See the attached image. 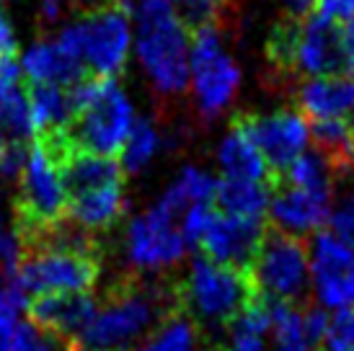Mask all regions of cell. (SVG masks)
<instances>
[{
  "label": "cell",
  "mask_w": 354,
  "mask_h": 351,
  "mask_svg": "<svg viewBox=\"0 0 354 351\" xmlns=\"http://www.w3.org/2000/svg\"><path fill=\"white\" fill-rule=\"evenodd\" d=\"M73 119L55 140L62 150H80L91 155H119L135 127V108L114 78H86L70 86Z\"/></svg>",
  "instance_id": "cell-1"
},
{
  "label": "cell",
  "mask_w": 354,
  "mask_h": 351,
  "mask_svg": "<svg viewBox=\"0 0 354 351\" xmlns=\"http://www.w3.org/2000/svg\"><path fill=\"white\" fill-rule=\"evenodd\" d=\"M135 49L150 83L163 96H178L189 86L192 39L176 16L174 0H140Z\"/></svg>",
  "instance_id": "cell-2"
},
{
  "label": "cell",
  "mask_w": 354,
  "mask_h": 351,
  "mask_svg": "<svg viewBox=\"0 0 354 351\" xmlns=\"http://www.w3.org/2000/svg\"><path fill=\"white\" fill-rule=\"evenodd\" d=\"M176 310H181L178 290L122 284L109 294L106 305L96 312L78 343L88 351L127 349L138 336L150 331L153 323H160Z\"/></svg>",
  "instance_id": "cell-3"
},
{
  "label": "cell",
  "mask_w": 354,
  "mask_h": 351,
  "mask_svg": "<svg viewBox=\"0 0 354 351\" xmlns=\"http://www.w3.org/2000/svg\"><path fill=\"white\" fill-rule=\"evenodd\" d=\"M266 55L285 75L321 78L344 70L342 29L339 23L318 13H310L305 19L279 21L272 29Z\"/></svg>",
  "instance_id": "cell-4"
},
{
  "label": "cell",
  "mask_w": 354,
  "mask_h": 351,
  "mask_svg": "<svg viewBox=\"0 0 354 351\" xmlns=\"http://www.w3.org/2000/svg\"><path fill=\"white\" fill-rule=\"evenodd\" d=\"M256 287L248 269L194 258L184 287H178V305L194 323L223 328L238 318L256 297Z\"/></svg>",
  "instance_id": "cell-5"
},
{
  "label": "cell",
  "mask_w": 354,
  "mask_h": 351,
  "mask_svg": "<svg viewBox=\"0 0 354 351\" xmlns=\"http://www.w3.org/2000/svg\"><path fill=\"white\" fill-rule=\"evenodd\" d=\"M59 44L99 78H114L132 47V13L127 0H106L62 29Z\"/></svg>",
  "instance_id": "cell-6"
},
{
  "label": "cell",
  "mask_w": 354,
  "mask_h": 351,
  "mask_svg": "<svg viewBox=\"0 0 354 351\" xmlns=\"http://www.w3.org/2000/svg\"><path fill=\"white\" fill-rule=\"evenodd\" d=\"M68 220V191L62 181L57 155L44 140H34L26 153V166L21 173L19 196V238L24 248L31 238Z\"/></svg>",
  "instance_id": "cell-7"
},
{
  "label": "cell",
  "mask_w": 354,
  "mask_h": 351,
  "mask_svg": "<svg viewBox=\"0 0 354 351\" xmlns=\"http://www.w3.org/2000/svg\"><path fill=\"white\" fill-rule=\"evenodd\" d=\"M256 292L272 303H297L310 284V261L300 238L269 230L248 266Z\"/></svg>",
  "instance_id": "cell-8"
},
{
  "label": "cell",
  "mask_w": 354,
  "mask_h": 351,
  "mask_svg": "<svg viewBox=\"0 0 354 351\" xmlns=\"http://www.w3.org/2000/svg\"><path fill=\"white\" fill-rule=\"evenodd\" d=\"M189 73H192L189 83L194 88V98L202 117H220L233 104L241 88V68L223 49L220 31L215 26H202L194 31Z\"/></svg>",
  "instance_id": "cell-9"
},
{
  "label": "cell",
  "mask_w": 354,
  "mask_h": 351,
  "mask_svg": "<svg viewBox=\"0 0 354 351\" xmlns=\"http://www.w3.org/2000/svg\"><path fill=\"white\" fill-rule=\"evenodd\" d=\"M181 215L163 202H156L145 215L135 217L127 227V258L138 269H166L184 258L187 238L181 233Z\"/></svg>",
  "instance_id": "cell-10"
},
{
  "label": "cell",
  "mask_w": 354,
  "mask_h": 351,
  "mask_svg": "<svg viewBox=\"0 0 354 351\" xmlns=\"http://www.w3.org/2000/svg\"><path fill=\"white\" fill-rule=\"evenodd\" d=\"M310 284L324 310L354 307V245L344 243L328 230H318L308 251Z\"/></svg>",
  "instance_id": "cell-11"
},
{
  "label": "cell",
  "mask_w": 354,
  "mask_h": 351,
  "mask_svg": "<svg viewBox=\"0 0 354 351\" xmlns=\"http://www.w3.org/2000/svg\"><path fill=\"white\" fill-rule=\"evenodd\" d=\"M241 119L277 178L285 176L287 168L303 155L313 140L308 119L295 108H277L272 114H251Z\"/></svg>",
  "instance_id": "cell-12"
},
{
  "label": "cell",
  "mask_w": 354,
  "mask_h": 351,
  "mask_svg": "<svg viewBox=\"0 0 354 351\" xmlns=\"http://www.w3.org/2000/svg\"><path fill=\"white\" fill-rule=\"evenodd\" d=\"M266 227L259 220H243V217L223 215L217 212L207 235L202 238V254L209 261L248 269L254 261L259 245L264 240Z\"/></svg>",
  "instance_id": "cell-13"
},
{
  "label": "cell",
  "mask_w": 354,
  "mask_h": 351,
  "mask_svg": "<svg viewBox=\"0 0 354 351\" xmlns=\"http://www.w3.org/2000/svg\"><path fill=\"white\" fill-rule=\"evenodd\" d=\"M328 199L303 191L297 186L279 184L272 189V202H269V222L277 233L292 235H310L318 233L324 222H328Z\"/></svg>",
  "instance_id": "cell-14"
},
{
  "label": "cell",
  "mask_w": 354,
  "mask_h": 351,
  "mask_svg": "<svg viewBox=\"0 0 354 351\" xmlns=\"http://www.w3.org/2000/svg\"><path fill=\"white\" fill-rule=\"evenodd\" d=\"M297 106L305 119L313 124L334 122L354 114V78L352 75H321L308 78L297 88Z\"/></svg>",
  "instance_id": "cell-15"
},
{
  "label": "cell",
  "mask_w": 354,
  "mask_h": 351,
  "mask_svg": "<svg viewBox=\"0 0 354 351\" xmlns=\"http://www.w3.org/2000/svg\"><path fill=\"white\" fill-rule=\"evenodd\" d=\"M29 318L41 328L80 339L96 318V300L91 294H39L29 300Z\"/></svg>",
  "instance_id": "cell-16"
},
{
  "label": "cell",
  "mask_w": 354,
  "mask_h": 351,
  "mask_svg": "<svg viewBox=\"0 0 354 351\" xmlns=\"http://www.w3.org/2000/svg\"><path fill=\"white\" fill-rule=\"evenodd\" d=\"M21 73L31 83L44 86L70 88L78 80L86 78V65L75 55H70L57 39L55 41H37L31 44L21 57Z\"/></svg>",
  "instance_id": "cell-17"
},
{
  "label": "cell",
  "mask_w": 354,
  "mask_h": 351,
  "mask_svg": "<svg viewBox=\"0 0 354 351\" xmlns=\"http://www.w3.org/2000/svg\"><path fill=\"white\" fill-rule=\"evenodd\" d=\"M124 181L101 184L80 189L75 194H68V217L83 230H101L111 227L124 215Z\"/></svg>",
  "instance_id": "cell-18"
},
{
  "label": "cell",
  "mask_w": 354,
  "mask_h": 351,
  "mask_svg": "<svg viewBox=\"0 0 354 351\" xmlns=\"http://www.w3.org/2000/svg\"><path fill=\"white\" fill-rule=\"evenodd\" d=\"M217 163L223 168L225 178L256 181V184H266L272 178V171L266 166L261 150L241 117L233 122L230 132L223 137V142L217 147Z\"/></svg>",
  "instance_id": "cell-19"
},
{
  "label": "cell",
  "mask_w": 354,
  "mask_h": 351,
  "mask_svg": "<svg viewBox=\"0 0 354 351\" xmlns=\"http://www.w3.org/2000/svg\"><path fill=\"white\" fill-rule=\"evenodd\" d=\"M215 202L223 215L243 217V220H259L264 222L269 215L272 189L256 181H236V178H220L217 181Z\"/></svg>",
  "instance_id": "cell-20"
},
{
  "label": "cell",
  "mask_w": 354,
  "mask_h": 351,
  "mask_svg": "<svg viewBox=\"0 0 354 351\" xmlns=\"http://www.w3.org/2000/svg\"><path fill=\"white\" fill-rule=\"evenodd\" d=\"M29 108H31V129L34 140L52 132H62L73 119L70 106V91L59 86L31 83L29 88Z\"/></svg>",
  "instance_id": "cell-21"
},
{
  "label": "cell",
  "mask_w": 354,
  "mask_h": 351,
  "mask_svg": "<svg viewBox=\"0 0 354 351\" xmlns=\"http://www.w3.org/2000/svg\"><path fill=\"white\" fill-rule=\"evenodd\" d=\"M336 166L318 150H305L303 155L297 158L292 166L285 171V184L297 186L303 191H310V194L321 196V199H328L334 196V186H336Z\"/></svg>",
  "instance_id": "cell-22"
},
{
  "label": "cell",
  "mask_w": 354,
  "mask_h": 351,
  "mask_svg": "<svg viewBox=\"0 0 354 351\" xmlns=\"http://www.w3.org/2000/svg\"><path fill=\"white\" fill-rule=\"evenodd\" d=\"M138 351H199L197 323L184 310L171 312L168 318L158 323V328Z\"/></svg>",
  "instance_id": "cell-23"
},
{
  "label": "cell",
  "mask_w": 354,
  "mask_h": 351,
  "mask_svg": "<svg viewBox=\"0 0 354 351\" xmlns=\"http://www.w3.org/2000/svg\"><path fill=\"white\" fill-rule=\"evenodd\" d=\"M328 233L354 245V166L336 173L334 196L328 207Z\"/></svg>",
  "instance_id": "cell-24"
},
{
  "label": "cell",
  "mask_w": 354,
  "mask_h": 351,
  "mask_svg": "<svg viewBox=\"0 0 354 351\" xmlns=\"http://www.w3.org/2000/svg\"><path fill=\"white\" fill-rule=\"evenodd\" d=\"M158 147H160L158 129L153 127V122L140 119V122H135V127H132V132H129V137H127V142H124L122 153H119V166H122L124 173H140V171L153 160V155L158 153Z\"/></svg>",
  "instance_id": "cell-25"
},
{
  "label": "cell",
  "mask_w": 354,
  "mask_h": 351,
  "mask_svg": "<svg viewBox=\"0 0 354 351\" xmlns=\"http://www.w3.org/2000/svg\"><path fill=\"white\" fill-rule=\"evenodd\" d=\"M272 333H274V351H313L303 331V312L287 303L272 305Z\"/></svg>",
  "instance_id": "cell-26"
},
{
  "label": "cell",
  "mask_w": 354,
  "mask_h": 351,
  "mask_svg": "<svg viewBox=\"0 0 354 351\" xmlns=\"http://www.w3.org/2000/svg\"><path fill=\"white\" fill-rule=\"evenodd\" d=\"M10 351H83V349L70 336H62V333L50 331V328H41L34 321H24L13 331Z\"/></svg>",
  "instance_id": "cell-27"
},
{
  "label": "cell",
  "mask_w": 354,
  "mask_h": 351,
  "mask_svg": "<svg viewBox=\"0 0 354 351\" xmlns=\"http://www.w3.org/2000/svg\"><path fill=\"white\" fill-rule=\"evenodd\" d=\"M29 307V297L21 292L10 279H0V351H10L16 318L21 310Z\"/></svg>",
  "instance_id": "cell-28"
},
{
  "label": "cell",
  "mask_w": 354,
  "mask_h": 351,
  "mask_svg": "<svg viewBox=\"0 0 354 351\" xmlns=\"http://www.w3.org/2000/svg\"><path fill=\"white\" fill-rule=\"evenodd\" d=\"M225 6L227 0H174V8L181 23L194 31L202 26H215V19Z\"/></svg>",
  "instance_id": "cell-29"
},
{
  "label": "cell",
  "mask_w": 354,
  "mask_h": 351,
  "mask_svg": "<svg viewBox=\"0 0 354 351\" xmlns=\"http://www.w3.org/2000/svg\"><path fill=\"white\" fill-rule=\"evenodd\" d=\"M176 181L181 184V189L187 191L192 205H199V202L212 205V202H215L217 178L212 173H207V171H202V168H197V166H187Z\"/></svg>",
  "instance_id": "cell-30"
},
{
  "label": "cell",
  "mask_w": 354,
  "mask_h": 351,
  "mask_svg": "<svg viewBox=\"0 0 354 351\" xmlns=\"http://www.w3.org/2000/svg\"><path fill=\"white\" fill-rule=\"evenodd\" d=\"M215 215H217V209L212 205H207V202L189 205L187 209H184V215H181V233H184L189 245L202 243V238L207 235Z\"/></svg>",
  "instance_id": "cell-31"
},
{
  "label": "cell",
  "mask_w": 354,
  "mask_h": 351,
  "mask_svg": "<svg viewBox=\"0 0 354 351\" xmlns=\"http://www.w3.org/2000/svg\"><path fill=\"white\" fill-rule=\"evenodd\" d=\"M321 346L324 351H354V307L336 312L331 318L328 333Z\"/></svg>",
  "instance_id": "cell-32"
},
{
  "label": "cell",
  "mask_w": 354,
  "mask_h": 351,
  "mask_svg": "<svg viewBox=\"0 0 354 351\" xmlns=\"http://www.w3.org/2000/svg\"><path fill=\"white\" fill-rule=\"evenodd\" d=\"M26 147L19 140H10L6 145H0V178H21L24 166H26Z\"/></svg>",
  "instance_id": "cell-33"
},
{
  "label": "cell",
  "mask_w": 354,
  "mask_h": 351,
  "mask_svg": "<svg viewBox=\"0 0 354 351\" xmlns=\"http://www.w3.org/2000/svg\"><path fill=\"white\" fill-rule=\"evenodd\" d=\"M24 258V243L19 233H10L6 222L0 220V263L6 266V274H13Z\"/></svg>",
  "instance_id": "cell-34"
},
{
  "label": "cell",
  "mask_w": 354,
  "mask_h": 351,
  "mask_svg": "<svg viewBox=\"0 0 354 351\" xmlns=\"http://www.w3.org/2000/svg\"><path fill=\"white\" fill-rule=\"evenodd\" d=\"M328 325H331V315H328L324 307H310V310L303 312V331L313 346H321V343H324L326 333H328Z\"/></svg>",
  "instance_id": "cell-35"
},
{
  "label": "cell",
  "mask_w": 354,
  "mask_h": 351,
  "mask_svg": "<svg viewBox=\"0 0 354 351\" xmlns=\"http://www.w3.org/2000/svg\"><path fill=\"white\" fill-rule=\"evenodd\" d=\"M318 16L334 21V23H346L354 19V0H315Z\"/></svg>",
  "instance_id": "cell-36"
},
{
  "label": "cell",
  "mask_w": 354,
  "mask_h": 351,
  "mask_svg": "<svg viewBox=\"0 0 354 351\" xmlns=\"http://www.w3.org/2000/svg\"><path fill=\"white\" fill-rule=\"evenodd\" d=\"M6 57H16V34H13V26L0 3V59Z\"/></svg>",
  "instance_id": "cell-37"
},
{
  "label": "cell",
  "mask_w": 354,
  "mask_h": 351,
  "mask_svg": "<svg viewBox=\"0 0 354 351\" xmlns=\"http://www.w3.org/2000/svg\"><path fill=\"white\" fill-rule=\"evenodd\" d=\"M342 55H344V70L354 78V19L342 26Z\"/></svg>",
  "instance_id": "cell-38"
},
{
  "label": "cell",
  "mask_w": 354,
  "mask_h": 351,
  "mask_svg": "<svg viewBox=\"0 0 354 351\" xmlns=\"http://www.w3.org/2000/svg\"><path fill=\"white\" fill-rule=\"evenodd\" d=\"M279 3L290 13V19H305L315 8V0H279Z\"/></svg>",
  "instance_id": "cell-39"
},
{
  "label": "cell",
  "mask_w": 354,
  "mask_h": 351,
  "mask_svg": "<svg viewBox=\"0 0 354 351\" xmlns=\"http://www.w3.org/2000/svg\"><path fill=\"white\" fill-rule=\"evenodd\" d=\"M223 351H264V339H251V336H233L230 349Z\"/></svg>",
  "instance_id": "cell-40"
},
{
  "label": "cell",
  "mask_w": 354,
  "mask_h": 351,
  "mask_svg": "<svg viewBox=\"0 0 354 351\" xmlns=\"http://www.w3.org/2000/svg\"><path fill=\"white\" fill-rule=\"evenodd\" d=\"M39 13L44 21H55L59 13H62V0H41Z\"/></svg>",
  "instance_id": "cell-41"
},
{
  "label": "cell",
  "mask_w": 354,
  "mask_h": 351,
  "mask_svg": "<svg viewBox=\"0 0 354 351\" xmlns=\"http://www.w3.org/2000/svg\"><path fill=\"white\" fill-rule=\"evenodd\" d=\"M6 142H10V140L8 132H6V124H3V114H0V145H6Z\"/></svg>",
  "instance_id": "cell-42"
},
{
  "label": "cell",
  "mask_w": 354,
  "mask_h": 351,
  "mask_svg": "<svg viewBox=\"0 0 354 351\" xmlns=\"http://www.w3.org/2000/svg\"><path fill=\"white\" fill-rule=\"evenodd\" d=\"M349 135H352V155H354V114L349 119Z\"/></svg>",
  "instance_id": "cell-43"
},
{
  "label": "cell",
  "mask_w": 354,
  "mask_h": 351,
  "mask_svg": "<svg viewBox=\"0 0 354 351\" xmlns=\"http://www.w3.org/2000/svg\"><path fill=\"white\" fill-rule=\"evenodd\" d=\"M109 351H127V349H109Z\"/></svg>",
  "instance_id": "cell-44"
}]
</instances>
